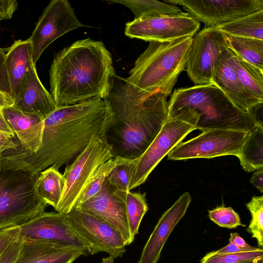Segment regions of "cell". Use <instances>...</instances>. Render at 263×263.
I'll use <instances>...</instances> for the list:
<instances>
[{"label": "cell", "mask_w": 263, "mask_h": 263, "mask_svg": "<svg viewBox=\"0 0 263 263\" xmlns=\"http://www.w3.org/2000/svg\"><path fill=\"white\" fill-rule=\"evenodd\" d=\"M113 121L104 99L96 98L57 107L43 120L41 144L35 153L22 148L15 136V148L3 153L0 163L8 168L31 174H39L51 166L59 170L72 162L94 135L105 138Z\"/></svg>", "instance_id": "6da1fadb"}, {"label": "cell", "mask_w": 263, "mask_h": 263, "mask_svg": "<svg viewBox=\"0 0 263 263\" xmlns=\"http://www.w3.org/2000/svg\"><path fill=\"white\" fill-rule=\"evenodd\" d=\"M104 99L114 118L105 136L114 158H139L168 118L167 97L141 90L116 75Z\"/></svg>", "instance_id": "7a4b0ae2"}, {"label": "cell", "mask_w": 263, "mask_h": 263, "mask_svg": "<svg viewBox=\"0 0 263 263\" xmlns=\"http://www.w3.org/2000/svg\"><path fill=\"white\" fill-rule=\"evenodd\" d=\"M112 62L104 43L90 38L60 50L49 70L50 90L57 107L105 98L116 76Z\"/></svg>", "instance_id": "3957f363"}, {"label": "cell", "mask_w": 263, "mask_h": 263, "mask_svg": "<svg viewBox=\"0 0 263 263\" xmlns=\"http://www.w3.org/2000/svg\"><path fill=\"white\" fill-rule=\"evenodd\" d=\"M185 108L200 115L197 129H225L252 131L263 124L256 112L238 108L213 84L194 85L175 89L168 102V116Z\"/></svg>", "instance_id": "277c9868"}, {"label": "cell", "mask_w": 263, "mask_h": 263, "mask_svg": "<svg viewBox=\"0 0 263 263\" xmlns=\"http://www.w3.org/2000/svg\"><path fill=\"white\" fill-rule=\"evenodd\" d=\"M192 39L187 36L149 42L136 60L126 81L141 90L150 93L160 92L167 98L185 68Z\"/></svg>", "instance_id": "5b68a950"}, {"label": "cell", "mask_w": 263, "mask_h": 263, "mask_svg": "<svg viewBox=\"0 0 263 263\" xmlns=\"http://www.w3.org/2000/svg\"><path fill=\"white\" fill-rule=\"evenodd\" d=\"M39 175L0 163V231L20 227L45 212L48 204L35 189Z\"/></svg>", "instance_id": "8992f818"}, {"label": "cell", "mask_w": 263, "mask_h": 263, "mask_svg": "<svg viewBox=\"0 0 263 263\" xmlns=\"http://www.w3.org/2000/svg\"><path fill=\"white\" fill-rule=\"evenodd\" d=\"M200 115L185 108L168 116L156 138L138 158L129 190L143 184L161 160L191 132L197 129Z\"/></svg>", "instance_id": "52a82bcc"}, {"label": "cell", "mask_w": 263, "mask_h": 263, "mask_svg": "<svg viewBox=\"0 0 263 263\" xmlns=\"http://www.w3.org/2000/svg\"><path fill=\"white\" fill-rule=\"evenodd\" d=\"M111 158L112 148L105 138L94 135L87 147L66 166L64 187L55 211L67 214L72 210L97 169Z\"/></svg>", "instance_id": "ba28073f"}, {"label": "cell", "mask_w": 263, "mask_h": 263, "mask_svg": "<svg viewBox=\"0 0 263 263\" xmlns=\"http://www.w3.org/2000/svg\"><path fill=\"white\" fill-rule=\"evenodd\" d=\"M250 132L242 130L214 129L202 131L196 137L181 142L168 154V159L187 160L237 156Z\"/></svg>", "instance_id": "9c48e42d"}, {"label": "cell", "mask_w": 263, "mask_h": 263, "mask_svg": "<svg viewBox=\"0 0 263 263\" xmlns=\"http://www.w3.org/2000/svg\"><path fill=\"white\" fill-rule=\"evenodd\" d=\"M84 26L68 1H51L43 11L28 39L33 64L35 66L43 51L58 38Z\"/></svg>", "instance_id": "30bf717a"}, {"label": "cell", "mask_w": 263, "mask_h": 263, "mask_svg": "<svg viewBox=\"0 0 263 263\" xmlns=\"http://www.w3.org/2000/svg\"><path fill=\"white\" fill-rule=\"evenodd\" d=\"M228 48L227 35L217 27H204L193 36L185 69L195 85L213 84L216 63Z\"/></svg>", "instance_id": "8fae6325"}, {"label": "cell", "mask_w": 263, "mask_h": 263, "mask_svg": "<svg viewBox=\"0 0 263 263\" xmlns=\"http://www.w3.org/2000/svg\"><path fill=\"white\" fill-rule=\"evenodd\" d=\"M164 2L181 6L206 28L217 27L263 10V0H164Z\"/></svg>", "instance_id": "7c38bea8"}, {"label": "cell", "mask_w": 263, "mask_h": 263, "mask_svg": "<svg viewBox=\"0 0 263 263\" xmlns=\"http://www.w3.org/2000/svg\"><path fill=\"white\" fill-rule=\"evenodd\" d=\"M200 22L190 13L135 19L125 24V35L147 42H166L193 37L200 28Z\"/></svg>", "instance_id": "4fadbf2b"}, {"label": "cell", "mask_w": 263, "mask_h": 263, "mask_svg": "<svg viewBox=\"0 0 263 263\" xmlns=\"http://www.w3.org/2000/svg\"><path fill=\"white\" fill-rule=\"evenodd\" d=\"M66 216L73 230L91 246L94 254L104 252L115 259L126 252L123 238L107 223L78 208Z\"/></svg>", "instance_id": "5bb4252c"}, {"label": "cell", "mask_w": 263, "mask_h": 263, "mask_svg": "<svg viewBox=\"0 0 263 263\" xmlns=\"http://www.w3.org/2000/svg\"><path fill=\"white\" fill-rule=\"evenodd\" d=\"M24 240H37L77 247L88 255L94 254L91 246L80 236L67 221L66 214L44 212L20 227Z\"/></svg>", "instance_id": "9a60e30c"}, {"label": "cell", "mask_w": 263, "mask_h": 263, "mask_svg": "<svg viewBox=\"0 0 263 263\" xmlns=\"http://www.w3.org/2000/svg\"><path fill=\"white\" fill-rule=\"evenodd\" d=\"M115 190L116 188L106 178L101 190L96 194L75 208L109 224L119 232L128 246L134 240L129 232L125 203L116 193Z\"/></svg>", "instance_id": "2e32d148"}, {"label": "cell", "mask_w": 263, "mask_h": 263, "mask_svg": "<svg viewBox=\"0 0 263 263\" xmlns=\"http://www.w3.org/2000/svg\"><path fill=\"white\" fill-rule=\"evenodd\" d=\"M191 200L190 194L184 192L164 212L144 245L138 263H157L167 238L185 215Z\"/></svg>", "instance_id": "e0dca14e"}, {"label": "cell", "mask_w": 263, "mask_h": 263, "mask_svg": "<svg viewBox=\"0 0 263 263\" xmlns=\"http://www.w3.org/2000/svg\"><path fill=\"white\" fill-rule=\"evenodd\" d=\"M13 106L22 111L36 114L43 119L57 107L51 93L41 82L32 62Z\"/></svg>", "instance_id": "ac0fdd59"}, {"label": "cell", "mask_w": 263, "mask_h": 263, "mask_svg": "<svg viewBox=\"0 0 263 263\" xmlns=\"http://www.w3.org/2000/svg\"><path fill=\"white\" fill-rule=\"evenodd\" d=\"M87 255L83 249L74 246L22 239L15 263H72L81 255Z\"/></svg>", "instance_id": "d6986e66"}, {"label": "cell", "mask_w": 263, "mask_h": 263, "mask_svg": "<svg viewBox=\"0 0 263 263\" xmlns=\"http://www.w3.org/2000/svg\"><path fill=\"white\" fill-rule=\"evenodd\" d=\"M1 111L22 148L35 153L41 144L44 119L36 114L22 111L13 105L5 107Z\"/></svg>", "instance_id": "ffe728a7"}, {"label": "cell", "mask_w": 263, "mask_h": 263, "mask_svg": "<svg viewBox=\"0 0 263 263\" xmlns=\"http://www.w3.org/2000/svg\"><path fill=\"white\" fill-rule=\"evenodd\" d=\"M212 82L240 110L253 111L237 78L232 60V51L228 48L220 55L214 67Z\"/></svg>", "instance_id": "44dd1931"}, {"label": "cell", "mask_w": 263, "mask_h": 263, "mask_svg": "<svg viewBox=\"0 0 263 263\" xmlns=\"http://www.w3.org/2000/svg\"><path fill=\"white\" fill-rule=\"evenodd\" d=\"M32 62L28 39L15 41L6 55V66L13 100L17 96L22 82Z\"/></svg>", "instance_id": "7402d4cb"}, {"label": "cell", "mask_w": 263, "mask_h": 263, "mask_svg": "<svg viewBox=\"0 0 263 263\" xmlns=\"http://www.w3.org/2000/svg\"><path fill=\"white\" fill-rule=\"evenodd\" d=\"M232 60L240 85L255 111L263 103V72L233 51Z\"/></svg>", "instance_id": "603a6c76"}, {"label": "cell", "mask_w": 263, "mask_h": 263, "mask_svg": "<svg viewBox=\"0 0 263 263\" xmlns=\"http://www.w3.org/2000/svg\"><path fill=\"white\" fill-rule=\"evenodd\" d=\"M64 185L63 174L51 166L40 172L35 183V189L39 197L55 210L61 199Z\"/></svg>", "instance_id": "cb8c5ba5"}, {"label": "cell", "mask_w": 263, "mask_h": 263, "mask_svg": "<svg viewBox=\"0 0 263 263\" xmlns=\"http://www.w3.org/2000/svg\"><path fill=\"white\" fill-rule=\"evenodd\" d=\"M108 2L127 7L134 13L135 19L178 16L185 13L177 6L155 0H116Z\"/></svg>", "instance_id": "d4e9b609"}, {"label": "cell", "mask_w": 263, "mask_h": 263, "mask_svg": "<svg viewBox=\"0 0 263 263\" xmlns=\"http://www.w3.org/2000/svg\"><path fill=\"white\" fill-rule=\"evenodd\" d=\"M237 157L248 173L263 168V124L250 132Z\"/></svg>", "instance_id": "484cf974"}, {"label": "cell", "mask_w": 263, "mask_h": 263, "mask_svg": "<svg viewBox=\"0 0 263 263\" xmlns=\"http://www.w3.org/2000/svg\"><path fill=\"white\" fill-rule=\"evenodd\" d=\"M226 35L263 40V10L217 27Z\"/></svg>", "instance_id": "4316f807"}, {"label": "cell", "mask_w": 263, "mask_h": 263, "mask_svg": "<svg viewBox=\"0 0 263 263\" xmlns=\"http://www.w3.org/2000/svg\"><path fill=\"white\" fill-rule=\"evenodd\" d=\"M229 48L263 72V40L227 35Z\"/></svg>", "instance_id": "83f0119b"}, {"label": "cell", "mask_w": 263, "mask_h": 263, "mask_svg": "<svg viewBox=\"0 0 263 263\" xmlns=\"http://www.w3.org/2000/svg\"><path fill=\"white\" fill-rule=\"evenodd\" d=\"M115 192L125 203L129 232L132 239L134 240L141 221L148 209L146 193L126 192L116 189Z\"/></svg>", "instance_id": "f1b7e54d"}, {"label": "cell", "mask_w": 263, "mask_h": 263, "mask_svg": "<svg viewBox=\"0 0 263 263\" xmlns=\"http://www.w3.org/2000/svg\"><path fill=\"white\" fill-rule=\"evenodd\" d=\"M138 158L126 159L119 157L118 163L107 178L110 183L117 190L126 192L130 191L129 188Z\"/></svg>", "instance_id": "f546056e"}, {"label": "cell", "mask_w": 263, "mask_h": 263, "mask_svg": "<svg viewBox=\"0 0 263 263\" xmlns=\"http://www.w3.org/2000/svg\"><path fill=\"white\" fill-rule=\"evenodd\" d=\"M119 160V157L111 158L104 163L97 169L81 195L77 205L84 202L101 190L106 179L118 163Z\"/></svg>", "instance_id": "4dcf8cb0"}, {"label": "cell", "mask_w": 263, "mask_h": 263, "mask_svg": "<svg viewBox=\"0 0 263 263\" xmlns=\"http://www.w3.org/2000/svg\"><path fill=\"white\" fill-rule=\"evenodd\" d=\"M250 211L252 219L247 232L255 238L259 248L263 247V196H253L251 201L246 204Z\"/></svg>", "instance_id": "1f68e13d"}, {"label": "cell", "mask_w": 263, "mask_h": 263, "mask_svg": "<svg viewBox=\"0 0 263 263\" xmlns=\"http://www.w3.org/2000/svg\"><path fill=\"white\" fill-rule=\"evenodd\" d=\"M263 257V249H255L230 254H215L209 252L200 259V263H237Z\"/></svg>", "instance_id": "d6a6232c"}, {"label": "cell", "mask_w": 263, "mask_h": 263, "mask_svg": "<svg viewBox=\"0 0 263 263\" xmlns=\"http://www.w3.org/2000/svg\"><path fill=\"white\" fill-rule=\"evenodd\" d=\"M208 212L209 218L220 227L234 229L239 226L246 227L241 222L238 214L230 206L222 205Z\"/></svg>", "instance_id": "836d02e7"}, {"label": "cell", "mask_w": 263, "mask_h": 263, "mask_svg": "<svg viewBox=\"0 0 263 263\" xmlns=\"http://www.w3.org/2000/svg\"><path fill=\"white\" fill-rule=\"evenodd\" d=\"M8 48H0V92L12 98V92L5 63L6 52Z\"/></svg>", "instance_id": "e575fe53"}, {"label": "cell", "mask_w": 263, "mask_h": 263, "mask_svg": "<svg viewBox=\"0 0 263 263\" xmlns=\"http://www.w3.org/2000/svg\"><path fill=\"white\" fill-rule=\"evenodd\" d=\"M20 227L0 231V257L7 247L19 237Z\"/></svg>", "instance_id": "d590c367"}, {"label": "cell", "mask_w": 263, "mask_h": 263, "mask_svg": "<svg viewBox=\"0 0 263 263\" xmlns=\"http://www.w3.org/2000/svg\"><path fill=\"white\" fill-rule=\"evenodd\" d=\"M22 238L19 236L5 250L0 257V263H15L21 248Z\"/></svg>", "instance_id": "8d00e7d4"}, {"label": "cell", "mask_w": 263, "mask_h": 263, "mask_svg": "<svg viewBox=\"0 0 263 263\" xmlns=\"http://www.w3.org/2000/svg\"><path fill=\"white\" fill-rule=\"evenodd\" d=\"M17 6L15 0H0V21L10 19Z\"/></svg>", "instance_id": "74e56055"}, {"label": "cell", "mask_w": 263, "mask_h": 263, "mask_svg": "<svg viewBox=\"0 0 263 263\" xmlns=\"http://www.w3.org/2000/svg\"><path fill=\"white\" fill-rule=\"evenodd\" d=\"M15 137L0 132V157L6 151L15 148L16 145L14 140Z\"/></svg>", "instance_id": "f35d334b"}, {"label": "cell", "mask_w": 263, "mask_h": 263, "mask_svg": "<svg viewBox=\"0 0 263 263\" xmlns=\"http://www.w3.org/2000/svg\"><path fill=\"white\" fill-rule=\"evenodd\" d=\"M257 247L252 249H246L240 248L234 244L229 243L226 246L216 251H212V253L215 254H230L235 253L248 250L256 249Z\"/></svg>", "instance_id": "ab89813d"}, {"label": "cell", "mask_w": 263, "mask_h": 263, "mask_svg": "<svg viewBox=\"0 0 263 263\" xmlns=\"http://www.w3.org/2000/svg\"><path fill=\"white\" fill-rule=\"evenodd\" d=\"M229 243L234 244L240 248L246 249H252L256 248L249 245L245 240L239 236V234L234 232L231 233L229 239Z\"/></svg>", "instance_id": "60d3db41"}, {"label": "cell", "mask_w": 263, "mask_h": 263, "mask_svg": "<svg viewBox=\"0 0 263 263\" xmlns=\"http://www.w3.org/2000/svg\"><path fill=\"white\" fill-rule=\"evenodd\" d=\"M250 182L261 193L263 192V168L255 170L250 180Z\"/></svg>", "instance_id": "b9f144b4"}, {"label": "cell", "mask_w": 263, "mask_h": 263, "mask_svg": "<svg viewBox=\"0 0 263 263\" xmlns=\"http://www.w3.org/2000/svg\"><path fill=\"white\" fill-rule=\"evenodd\" d=\"M0 132L15 136L14 130L5 120L1 110H0Z\"/></svg>", "instance_id": "7bdbcfd3"}, {"label": "cell", "mask_w": 263, "mask_h": 263, "mask_svg": "<svg viewBox=\"0 0 263 263\" xmlns=\"http://www.w3.org/2000/svg\"><path fill=\"white\" fill-rule=\"evenodd\" d=\"M13 103L12 98L0 92V110L5 107L13 105Z\"/></svg>", "instance_id": "ee69618b"}, {"label": "cell", "mask_w": 263, "mask_h": 263, "mask_svg": "<svg viewBox=\"0 0 263 263\" xmlns=\"http://www.w3.org/2000/svg\"><path fill=\"white\" fill-rule=\"evenodd\" d=\"M237 263H263V257L252 260H245Z\"/></svg>", "instance_id": "f6af8a7d"}, {"label": "cell", "mask_w": 263, "mask_h": 263, "mask_svg": "<svg viewBox=\"0 0 263 263\" xmlns=\"http://www.w3.org/2000/svg\"><path fill=\"white\" fill-rule=\"evenodd\" d=\"M114 258L111 256L102 258L101 263H113Z\"/></svg>", "instance_id": "bcb514c9"}]
</instances>
